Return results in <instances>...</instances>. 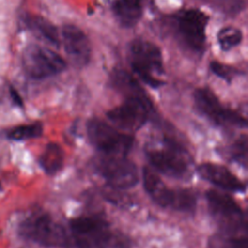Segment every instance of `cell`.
Returning <instances> with one entry per match:
<instances>
[{"label":"cell","instance_id":"cell-5","mask_svg":"<svg viewBox=\"0 0 248 248\" xmlns=\"http://www.w3.org/2000/svg\"><path fill=\"white\" fill-rule=\"evenodd\" d=\"M205 199L208 210L218 224L221 232L246 234V215L230 195L218 190H209L205 194Z\"/></svg>","mask_w":248,"mask_h":248},{"label":"cell","instance_id":"cell-25","mask_svg":"<svg viewBox=\"0 0 248 248\" xmlns=\"http://www.w3.org/2000/svg\"><path fill=\"white\" fill-rule=\"evenodd\" d=\"M10 94H11V98L13 100V102L18 106V107H22L23 106V102L21 97L19 96V94L17 93V91L14 88V87H10Z\"/></svg>","mask_w":248,"mask_h":248},{"label":"cell","instance_id":"cell-7","mask_svg":"<svg viewBox=\"0 0 248 248\" xmlns=\"http://www.w3.org/2000/svg\"><path fill=\"white\" fill-rule=\"evenodd\" d=\"M153 113V105L146 94L125 97L124 102L107 112L108 119L127 132L141 129Z\"/></svg>","mask_w":248,"mask_h":248},{"label":"cell","instance_id":"cell-3","mask_svg":"<svg viewBox=\"0 0 248 248\" xmlns=\"http://www.w3.org/2000/svg\"><path fill=\"white\" fill-rule=\"evenodd\" d=\"M149 164L159 172L176 179L190 176V158L185 148L172 140L165 137L160 147L145 150Z\"/></svg>","mask_w":248,"mask_h":248},{"label":"cell","instance_id":"cell-16","mask_svg":"<svg viewBox=\"0 0 248 248\" xmlns=\"http://www.w3.org/2000/svg\"><path fill=\"white\" fill-rule=\"evenodd\" d=\"M112 12L116 20L123 27H134L142 16L141 0H115Z\"/></svg>","mask_w":248,"mask_h":248},{"label":"cell","instance_id":"cell-11","mask_svg":"<svg viewBox=\"0 0 248 248\" xmlns=\"http://www.w3.org/2000/svg\"><path fill=\"white\" fill-rule=\"evenodd\" d=\"M208 19V16L200 9H188L178 16V36L181 42L192 51L201 52L203 50Z\"/></svg>","mask_w":248,"mask_h":248},{"label":"cell","instance_id":"cell-13","mask_svg":"<svg viewBox=\"0 0 248 248\" xmlns=\"http://www.w3.org/2000/svg\"><path fill=\"white\" fill-rule=\"evenodd\" d=\"M197 170L202 179L224 191L233 193L246 192V184L222 165L203 163L198 167Z\"/></svg>","mask_w":248,"mask_h":248},{"label":"cell","instance_id":"cell-2","mask_svg":"<svg viewBox=\"0 0 248 248\" xmlns=\"http://www.w3.org/2000/svg\"><path fill=\"white\" fill-rule=\"evenodd\" d=\"M129 61L135 74L144 83L152 88L164 84L163 56L155 44L142 39L134 40L129 46Z\"/></svg>","mask_w":248,"mask_h":248},{"label":"cell","instance_id":"cell-6","mask_svg":"<svg viewBox=\"0 0 248 248\" xmlns=\"http://www.w3.org/2000/svg\"><path fill=\"white\" fill-rule=\"evenodd\" d=\"M86 132L90 143L100 154L127 156L134 144L132 135L120 132L99 118L88 120Z\"/></svg>","mask_w":248,"mask_h":248},{"label":"cell","instance_id":"cell-19","mask_svg":"<svg viewBox=\"0 0 248 248\" xmlns=\"http://www.w3.org/2000/svg\"><path fill=\"white\" fill-rule=\"evenodd\" d=\"M112 84L124 97L139 96L146 94L138 81L125 71H115L112 78Z\"/></svg>","mask_w":248,"mask_h":248},{"label":"cell","instance_id":"cell-1","mask_svg":"<svg viewBox=\"0 0 248 248\" xmlns=\"http://www.w3.org/2000/svg\"><path fill=\"white\" fill-rule=\"evenodd\" d=\"M66 248H108L114 232L99 215H81L69 222Z\"/></svg>","mask_w":248,"mask_h":248},{"label":"cell","instance_id":"cell-23","mask_svg":"<svg viewBox=\"0 0 248 248\" xmlns=\"http://www.w3.org/2000/svg\"><path fill=\"white\" fill-rule=\"evenodd\" d=\"M247 137L242 135L231 144L229 149L231 158L240 164L243 168H246L247 166Z\"/></svg>","mask_w":248,"mask_h":248},{"label":"cell","instance_id":"cell-14","mask_svg":"<svg viewBox=\"0 0 248 248\" xmlns=\"http://www.w3.org/2000/svg\"><path fill=\"white\" fill-rule=\"evenodd\" d=\"M142 183L145 192L154 202L162 207L170 208L174 196V189L168 188L153 170L147 167L143 168Z\"/></svg>","mask_w":248,"mask_h":248},{"label":"cell","instance_id":"cell-20","mask_svg":"<svg viewBox=\"0 0 248 248\" xmlns=\"http://www.w3.org/2000/svg\"><path fill=\"white\" fill-rule=\"evenodd\" d=\"M207 248H248V238L246 234L219 232L208 238Z\"/></svg>","mask_w":248,"mask_h":248},{"label":"cell","instance_id":"cell-4","mask_svg":"<svg viewBox=\"0 0 248 248\" xmlns=\"http://www.w3.org/2000/svg\"><path fill=\"white\" fill-rule=\"evenodd\" d=\"M18 233L23 238L47 248L65 247L68 232L48 213H32L18 225Z\"/></svg>","mask_w":248,"mask_h":248},{"label":"cell","instance_id":"cell-18","mask_svg":"<svg viewBox=\"0 0 248 248\" xmlns=\"http://www.w3.org/2000/svg\"><path fill=\"white\" fill-rule=\"evenodd\" d=\"M43 132V124L41 122H33L29 124H20L4 129L2 130L0 135L6 140L20 141L40 138Z\"/></svg>","mask_w":248,"mask_h":248},{"label":"cell","instance_id":"cell-15","mask_svg":"<svg viewBox=\"0 0 248 248\" xmlns=\"http://www.w3.org/2000/svg\"><path fill=\"white\" fill-rule=\"evenodd\" d=\"M25 24L40 40H43L55 47H58L61 45L60 34L57 28L46 18L41 16L29 15L25 17Z\"/></svg>","mask_w":248,"mask_h":248},{"label":"cell","instance_id":"cell-24","mask_svg":"<svg viewBox=\"0 0 248 248\" xmlns=\"http://www.w3.org/2000/svg\"><path fill=\"white\" fill-rule=\"evenodd\" d=\"M209 68L214 75H216L220 78L225 79L228 82L232 81L234 76L238 73L237 70H235L234 68L226 64H222L218 61H212L209 65Z\"/></svg>","mask_w":248,"mask_h":248},{"label":"cell","instance_id":"cell-8","mask_svg":"<svg viewBox=\"0 0 248 248\" xmlns=\"http://www.w3.org/2000/svg\"><path fill=\"white\" fill-rule=\"evenodd\" d=\"M94 167L108 185L117 190L133 188L140 181L139 170L127 156L100 154Z\"/></svg>","mask_w":248,"mask_h":248},{"label":"cell","instance_id":"cell-12","mask_svg":"<svg viewBox=\"0 0 248 248\" xmlns=\"http://www.w3.org/2000/svg\"><path fill=\"white\" fill-rule=\"evenodd\" d=\"M60 42L76 66H85L91 58V44L83 31L74 24H65L61 29Z\"/></svg>","mask_w":248,"mask_h":248},{"label":"cell","instance_id":"cell-21","mask_svg":"<svg viewBox=\"0 0 248 248\" xmlns=\"http://www.w3.org/2000/svg\"><path fill=\"white\" fill-rule=\"evenodd\" d=\"M196 207L197 196L194 191L190 189H175L170 209L183 213H194Z\"/></svg>","mask_w":248,"mask_h":248},{"label":"cell","instance_id":"cell-17","mask_svg":"<svg viewBox=\"0 0 248 248\" xmlns=\"http://www.w3.org/2000/svg\"><path fill=\"white\" fill-rule=\"evenodd\" d=\"M41 169L48 175H55L64 166V151L56 142H48L39 156Z\"/></svg>","mask_w":248,"mask_h":248},{"label":"cell","instance_id":"cell-9","mask_svg":"<svg viewBox=\"0 0 248 248\" xmlns=\"http://www.w3.org/2000/svg\"><path fill=\"white\" fill-rule=\"evenodd\" d=\"M25 74L33 79H44L60 74L66 62L54 50L36 44L28 45L21 57Z\"/></svg>","mask_w":248,"mask_h":248},{"label":"cell","instance_id":"cell-22","mask_svg":"<svg viewBox=\"0 0 248 248\" xmlns=\"http://www.w3.org/2000/svg\"><path fill=\"white\" fill-rule=\"evenodd\" d=\"M217 40L220 47L223 50L228 51L241 43L242 32L234 26H226L218 32Z\"/></svg>","mask_w":248,"mask_h":248},{"label":"cell","instance_id":"cell-26","mask_svg":"<svg viewBox=\"0 0 248 248\" xmlns=\"http://www.w3.org/2000/svg\"><path fill=\"white\" fill-rule=\"evenodd\" d=\"M0 190H1V184H0Z\"/></svg>","mask_w":248,"mask_h":248},{"label":"cell","instance_id":"cell-10","mask_svg":"<svg viewBox=\"0 0 248 248\" xmlns=\"http://www.w3.org/2000/svg\"><path fill=\"white\" fill-rule=\"evenodd\" d=\"M197 109L217 126L246 128V119L236 111L224 107L208 88H199L194 93Z\"/></svg>","mask_w":248,"mask_h":248}]
</instances>
